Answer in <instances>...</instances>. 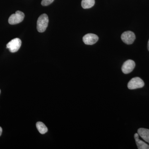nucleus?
<instances>
[{
  "mask_svg": "<svg viewBox=\"0 0 149 149\" xmlns=\"http://www.w3.org/2000/svg\"><path fill=\"white\" fill-rule=\"evenodd\" d=\"M139 135L138 133H135L134 135V139L136 141V145L139 149H149V146L145 143L143 141L139 139Z\"/></svg>",
  "mask_w": 149,
  "mask_h": 149,
  "instance_id": "nucleus-8",
  "label": "nucleus"
},
{
  "mask_svg": "<svg viewBox=\"0 0 149 149\" xmlns=\"http://www.w3.org/2000/svg\"><path fill=\"white\" fill-rule=\"evenodd\" d=\"M95 0H82L81 6L84 9L91 8L94 6Z\"/></svg>",
  "mask_w": 149,
  "mask_h": 149,
  "instance_id": "nucleus-10",
  "label": "nucleus"
},
{
  "mask_svg": "<svg viewBox=\"0 0 149 149\" xmlns=\"http://www.w3.org/2000/svg\"><path fill=\"white\" fill-rule=\"evenodd\" d=\"M145 85L144 82L141 78L135 77L132 78L128 82V88L130 90H134L143 88Z\"/></svg>",
  "mask_w": 149,
  "mask_h": 149,
  "instance_id": "nucleus-3",
  "label": "nucleus"
},
{
  "mask_svg": "<svg viewBox=\"0 0 149 149\" xmlns=\"http://www.w3.org/2000/svg\"><path fill=\"white\" fill-rule=\"evenodd\" d=\"M83 40L85 45H93L97 42L99 37L95 34L90 33L85 35L83 37Z\"/></svg>",
  "mask_w": 149,
  "mask_h": 149,
  "instance_id": "nucleus-7",
  "label": "nucleus"
},
{
  "mask_svg": "<svg viewBox=\"0 0 149 149\" xmlns=\"http://www.w3.org/2000/svg\"><path fill=\"white\" fill-rule=\"evenodd\" d=\"M24 17V14L20 11H17L15 13L13 14L8 19V22L10 24H16L20 23Z\"/></svg>",
  "mask_w": 149,
  "mask_h": 149,
  "instance_id": "nucleus-2",
  "label": "nucleus"
},
{
  "mask_svg": "<svg viewBox=\"0 0 149 149\" xmlns=\"http://www.w3.org/2000/svg\"><path fill=\"white\" fill-rule=\"evenodd\" d=\"M136 66L135 62L132 60H128L123 63L122 66V71L124 74H127L132 72Z\"/></svg>",
  "mask_w": 149,
  "mask_h": 149,
  "instance_id": "nucleus-6",
  "label": "nucleus"
},
{
  "mask_svg": "<svg viewBox=\"0 0 149 149\" xmlns=\"http://www.w3.org/2000/svg\"><path fill=\"white\" fill-rule=\"evenodd\" d=\"M138 133L142 139L149 144V129L140 128L138 129Z\"/></svg>",
  "mask_w": 149,
  "mask_h": 149,
  "instance_id": "nucleus-9",
  "label": "nucleus"
},
{
  "mask_svg": "<svg viewBox=\"0 0 149 149\" xmlns=\"http://www.w3.org/2000/svg\"><path fill=\"white\" fill-rule=\"evenodd\" d=\"M0 93H1V90H0Z\"/></svg>",
  "mask_w": 149,
  "mask_h": 149,
  "instance_id": "nucleus-15",
  "label": "nucleus"
},
{
  "mask_svg": "<svg viewBox=\"0 0 149 149\" xmlns=\"http://www.w3.org/2000/svg\"><path fill=\"white\" fill-rule=\"evenodd\" d=\"M2 128L1 127H0V136L1 135L2 133Z\"/></svg>",
  "mask_w": 149,
  "mask_h": 149,
  "instance_id": "nucleus-13",
  "label": "nucleus"
},
{
  "mask_svg": "<svg viewBox=\"0 0 149 149\" xmlns=\"http://www.w3.org/2000/svg\"><path fill=\"white\" fill-rule=\"evenodd\" d=\"M148 49L149 51V40L148 41Z\"/></svg>",
  "mask_w": 149,
  "mask_h": 149,
  "instance_id": "nucleus-14",
  "label": "nucleus"
},
{
  "mask_svg": "<svg viewBox=\"0 0 149 149\" xmlns=\"http://www.w3.org/2000/svg\"><path fill=\"white\" fill-rule=\"evenodd\" d=\"M54 0H42L41 4L42 6H46L51 4L53 2Z\"/></svg>",
  "mask_w": 149,
  "mask_h": 149,
  "instance_id": "nucleus-12",
  "label": "nucleus"
},
{
  "mask_svg": "<svg viewBox=\"0 0 149 149\" xmlns=\"http://www.w3.org/2000/svg\"><path fill=\"white\" fill-rule=\"evenodd\" d=\"M37 130L41 134H44L48 131V128L45 124L42 122H38L36 123Z\"/></svg>",
  "mask_w": 149,
  "mask_h": 149,
  "instance_id": "nucleus-11",
  "label": "nucleus"
},
{
  "mask_svg": "<svg viewBox=\"0 0 149 149\" xmlns=\"http://www.w3.org/2000/svg\"><path fill=\"white\" fill-rule=\"evenodd\" d=\"M21 40L19 38H16L8 43L6 47L11 52L15 53L18 51L21 47Z\"/></svg>",
  "mask_w": 149,
  "mask_h": 149,
  "instance_id": "nucleus-4",
  "label": "nucleus"
},
{
  "mask_svg": "<svg viewBox=\"0 0 149 149\" xmlns=\"http://www.w3.org/2000/svg\"><path fill=\"white\" fill-rule=\"evenodd\" d=\"M136 35L133 32L130 31L123 32L121 36V39L123 42L127 45L133 44L136 40Z\"/></svg>",
  "mask_w": 149,
  "mask_h": 149,
  "instance_id": "nucleus-5",
  "label": "nucleus"
},
{
  "mask_svg": "<svg viewBox=\"0 0 149 149\" xmlns=\"http://www.w3.org/2000/svg\"><path fill=\"white\" fill-rule=\"evenodd\" d=\"M49 21V17L46 14L41 15L37 19V31L41 33L45 32L48 27Z\"/></svg>",
  "mask_w": 149,
  "mask_h": 149,
  "instance_id": "nucleus-1",
  "label": "nucleus"
}]
</instances>
